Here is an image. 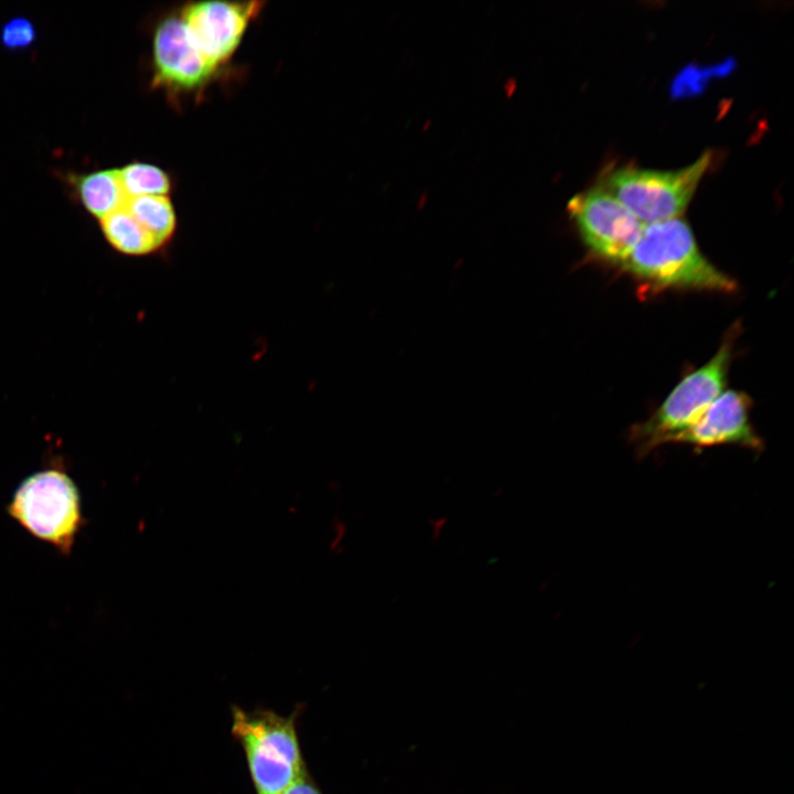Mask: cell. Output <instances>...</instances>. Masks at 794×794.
Returning a JSON list of instances; mask_svg holds the SVG:
<instances>
[{
	"mask_svg": "<svg viewBox=\"0 0 794 794\" xmlns=\"http://www.w3.org/2000/svg\"><path fill=\"white\" fill-rule=\"evenodd\" d=\"M620 267L657 288L733 292L736 282L700 251L689 225L680 217L644 224Z\"/></svg>",
	"mask_w": 794,
	"mask_h": 794,
	"instance_id": "cell-1",
	"label": "cell"
},
{
	"mask_svg": "<svg viewBox=\"0 0 794 794\" xmlns=\"http://www.w3.org/2000/svg\"><path fill=\"white\" fill-rule=\"evenodd\" d=\"M7 513L33 537L68 556L86 524L78 487L62 468L26 476L15 489Z\"/></svg>",
	"mask_w": 794,
	"mask_h": 794,
	"instance_id": "cell-2",
	"label": "cell"
},
{
	"mask_svg": "<svg viewBox=\"0 0 794 794\" xmlns=\"http://www.w3.org/2000/svg\"><path fill=\"white\" fill-rule=\"evenodd\" d=\"M297 713L233 708L232 733L246 754L257 794H279L308 773L297 731Z\"/></svg>",
	"mask_w": 794,
	"mask_h": 794,
	"instance_id": "cell-3",
	"label": "cell"
},
{
	"mask_svg": "<svg viewBox=\"0 0 794 794\" xmlns=\"http://www.w3.org/2000/svg\"><path fill=\"white\" fill-rule=\"evenodd\" d=\"M734 333L729 334L716 354L701 367L687 374L670 391L659 408L631 431V440L640 454L673 442L691 427L723 391L731 362Z\"/></svg>",
	"mask_w": 794,
	"mask_h": 794,
	"instance_id": "cell-4",
	"label": "cell"
},
{
	"mask_svg": "<svg viewBox=\"0 0 794 794\" xmlns=\"http://www.w3.org/2000/svg\"><path fill=\"white\" fill-rule=\"evenodd\" d=\"M711 161L704 152L677 170L621 167L611 170L600 185L643 224L679 217Z\"/></svg>",
	"mask_w": 794,
	"mask_h": 794,
	"instance_id": "cell-5",
	"label": "cell"
},
{
	"mask_svg": "<svg viewBox=\"0 0 794 794\" xmlns=\"http://www.w3.org/2000/svg\"><path fill=\"white\" fill-rule=\"evenodd\" d=\"M567 210L590 251L619 266L637 242L644 226L602 186L576 194L568 202Z\"/></svg>",
	"mask_w": 794,
	"mask_h": 794,
	"instance_id": "cell-6",
	"label": "cell"
},
{
	"mask_svg": "<svg viewBox=\"0 0 794 794\" xmlns=\"http://www.w3.org/2000/svg\"><path fill=\"white\" fill-rule=\"evenodd\" d=\"M151 67L152 87L176 96L202 93L219 71L195 47L180 12L164 15L155 23Z\"/></svg>",
	"mask_w": 794,
	"mask_h": 794,
	"instance_id": "cell-7",
	"label": "cell"
},
{
	"mask_svg": "<svg viewBox=\"0 0 794 794\" xmlns=\"http://www.w3.org/2000/svg\"><path fill=\"white\" fill-rule=\"evenodd\" d=\"M264 2L201 1L181 9L190 39L201 54L221 69L238 49L248 24Z\"/></svg>",
	"mask_w": 794,
	"mask_h": 794,
	"instance_id": "cell-8",
	"label": "cell"
},
{
	"mask_svg": "<svg viewBox=\"0 0 794 794\" xmlns=\"http://www.w3.org/2000/svg\"><path fill=\"white\" fill-rule=\"evenodd\" d=\"M750 407L751 400L744 393L723 390L701 417L675 437L673 442L687 443L697 449L737 444L760 451L763 442L750 423Z\"/></svg>",
	"mask_w": 794,
	"mask_h": 794,
	"instance_id": "cell-9",
	"label": "cell"
},
{
	"mask_svg": "<svg viewBox=\"0 0 794 794\" xmlns=\"http://www.w3.org/2000/svg\"><path fill=\"white\" fill-rule=\"evenodd\" d=\"M66 180L82 206L98 219L125 207L128 200L117 169L69 173Z\"/></svg>",
	"mask_w": 794,
	"mask_h": 794,
	"instance_id": "cell-10",
	"label": "cell"
},
{
	"mask_svg": "<svg viewBox=\"0 0 794 794\" xmlns=\"http://www.w3.org/2000/svg\"><path fill=\"white\" fill-rule=\"evenodd\" d=\"M99 222L107 243L120 254L147 256L161 248L125 207L107 215Z\"/></svg>",
	"mask_w": 794,
	"mask_h": 794,
	"instance_id": "cell-11",
	"label": "cell"
},
{
	"mask_svg": "<svg viewBox=\"0 0 794 794\" xmlns=\"http://www.w3.org/2000/svg\"><path fill=\"white\" fill-rule=\"evenodd\" d=\"M125 208L160 247H164L173 237L176 215L168 195L129 197Z\"/></svg>",
	"mask_w": 794,
	"mask_h": 794,
	"instance_id": "cell-12",
	"label": "cell"
},
{
	"mask_svg": "<svg viewBox=\"0 0 794 794\" xmlns=\"http://www.w3.org/2000/svg\"><path fill=\"white\" fill-rule=\"evenodd\" d=\"M117 171L128 198L168 195L171 191L172 183L169 174L154 164L135 161Z\"/></svg>",
	"mask_w": 794,
	"mask_h": 794,
	"instance_id": "cell-13",
	"label": "cell"
},
{
	"mask_svg": "<svg viewBox=\"0 0 794 794\" xmlns=\"http://www.w3.org/2000/svg\"><path fill=\"white\" fill-rule=\"evenodd\" d=\"M35 40V25L25 17L11 18L0 28V43L7 51H24L33 45Z\"/></svg>",
	"mask_w": 794,
	"mask_h": 794,
	"instance_id": "cell-14",
	"label": "cell"
},
{
	"mask_svg": "<svg viewBox=\"0 0 794 794\" xmlns=\"http://www.w3.org/2000/svg\"><path fill=\"white\" fill-rule=\"evenodd\" d=\"M279 794H322L309 773H305Z\"/></svg>",
	"mask_w": 794,
	"mask_h": 794,
	"instance_id": "cell-15",
	"label": "cell"
},
{
	"mask_svg": "<svg viewBox=\"0 0 794 794\" xmlns=\"http://www.w3.org/2000/svg\"><path fill=\"white\" fill-rule=\"evenodd\" d=\"M446 522H447L446 518H441V517L438 519H432L430 522L433 539H437L439 537V535L441 534V530L443 529Z\"/></svg>",
	"mask_w": 794,
	"mask_h": 794,
	"instance_id": "cell-16",
	"label": "cell"
}]
</instances>
